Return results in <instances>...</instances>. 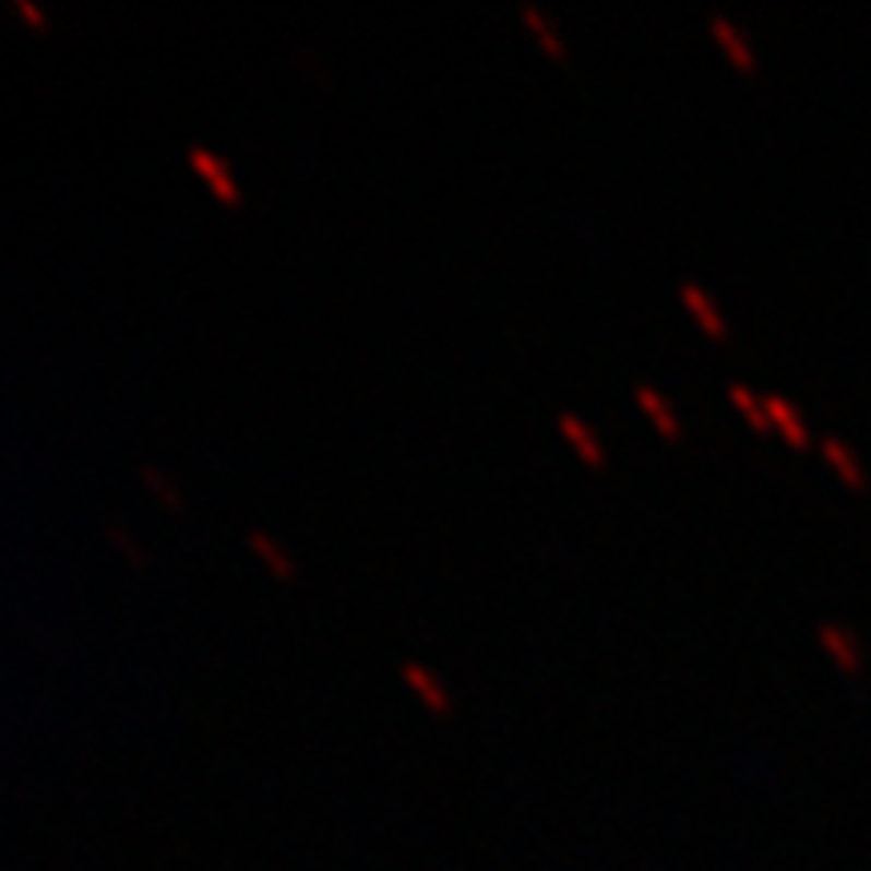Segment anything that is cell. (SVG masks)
<instances>
[{
  "instance_id": "cell-12",
  "label": "cell",
  "mask_w": 871,
  "mask_h": 871,
  "mask_svg": "<svg viewBox=\"0 0 871 871\" xmlns=\"http://www.w3.org/2000/svg\"><path fill=\"white\" fill-rule=\"evenodd\" d=\"M730 392V404L742 411V420L751 423L754 432H771V420H766V404H763V396L754 392V387H747V383H730L726 387Z\"/></svg>"
},
{
  "instance_id": "cell-6",
  "label": "cell",
  "mask_w": 871,
  "mask_h": 871,
  "mask_svg": "<svg viewBox=\"0 0 871 871\" xmlns=\"http://www.w3.org/2000/svg\"><path fill=\"white\" fill-rule=\"evenodd\" d=\"M678 299H682V307H687L690 315L699 319V327L711 335V339H726L730 335V323H726L723 307L714 303V295L706 287H699V283H682L678 287Z\"/></svg>"
},
{
  "instance_id": "cell-14",
  "label": "cell",
  "mask_w": 871,
  "mask_h": 871,
  "mask_svg": "<svg viewBox=\"0 0 871 871\" xmlns=\"http://www.w3.org/2000/svg\"><path fill=\"white\" fill-rule=\"evenodd\" d=\"M16 13L25 16L28 25H37V28H49V16L40 13L37 4H28V0H16Z\"/></svg>"
},
{
  "instance_id": "cell-8",
  "label": "cell",
  "mask_w": 871,
  "mask_h": 871,
  "mask_svg": "<svg viewBox=\"0 0 871 871\" xmlns=\"http://www.w3.org/2000/svg\"><path fill=\"white\" fill-rule=\"evenodd\" d=\"M399 673H404V682H408V687L420 694L428 711H432V714H452V694L444 690V682H440V678H436L428 666H420V661H404V670H399Z\"/></svg>"
},
{
  "instance_id": "cell-2",
  "label": "cell",
  "mask_w": 871,
  "mask_h": 871,
  "mask_svg": "<svg viewBox=\"0 0 871 871\" xmlns=\"http://www.w3.org/2000/svg\"><path fill=\"white\" fill-rule=\"evenodd\" d=\"M763 404H766L771 432H779L783 444H791V449H799V452L811 449V444H819V436L811 432L803 408H799L791 396H783V392H763Z\"/></svg>"
},
{
  "instance_id": "cell-9",
  "label": "cell",
  "mask_w": 871,
  "mask_h": 871,
  "mask_svg": "<svg viewBox=\"0 0 871 871\" xmlns=\"http://www.w3.org/2000/svg\"><path fill=\"white\" fill-rule=\"evenodd\" d=\"M561 432H565V440L569 444H573V449H577V456L585 464H594V468H601V464L609 461L606 456V444H601V436L594 432V428H589V423L581 420V416H573V411H565V416H561Z\"/></svg>"
},
{
  "instance_id": "cell-3",
  "label": "cell",
  "mask_w": 871,
  "mask_h": 871,
  "mask_svg": "<svg viewBox=\"0 0 871 871\" xmlns=\"http://www.w3.org/2000/svg\"><path fill=\"white\" fill-rule=\"evenodd\" d=\"M815 449H819V456L827 461V468L844 480L847 489H856V492L868 489V464H863V456L856 452L851 440H844V436H835V432H823Z\"/></svg>"
},
{
  "instance_id": "cell-11",
  "label": "cell",
  "mask_w": 871,
  "mask_h": 871,
  "mask_svg": "<svg viewBox=\"0 0 871 871\" xmlns=\"http://www.w3.org/2000/svg\"><path fill=\"white\" fill-rule=\"evenodd\" d=\"M521 21H525L533 33H537L541 49L553 57V61H569V49H565V40H561V33H557L553 16H545L537 4H521Z\"/></svg>"
},
{
  "instance_id": "cell-13",
  "label": "cell",
  "mask_w": 871,
  "mask_h": 871,
  "mask_svg": "<svg viewBox=\"0 0 871 871\" xmlns=\"http://www.w3.org/2000/svg\"><path fill=\"white\" fill-rule=\"evenodd\" d=\"M142 480L154 492H158V497H166V504H170V509H182V497H178V489H174V480L166 473H158L154 464H145V468H142Z\"/></svg>"
},
{
  "instance_id": "cell-4",
  "label": "cell",
  "mask_w": 871,
  "mask_h": 871,
  "mask_svg": "<svg viewBox=\"0 0 871 871\" xmlns=\"http://www.w3.org/2000/svg\"><path fill=\"white\" fill-rule=\"evenodd\" d=\"M711 37L718 40V49H723L726 61L735 69H742V73H754V69H759V49H754L751 33L742 25H735L730 16H723V13L711 16Z\"/></svg>"
},
{
  "instance_id": "cell-1",
  "label": "cell",
  "mask_w": 871,
  "mask_h": 871,
  "mask_svg": "<svg viewBox=\"0 0 871 871\" xmlns=\"http://www.w3.org/2000/svg\"><path fill=\"white\" fill-rule=\"evenodd\" d=\"M815 642L823 646V654L832 658L835 670L847 673V678L863 673V666H868V649H863V642H859L856 630L844 625V621H819Z\"/></svg>"
},
{
  "instance_id": "cell-7",
  "label": "cell",
  "mask_w": 871,
  "mask_h": 871,
  "mask_svg": "<svg viewBox=\"0 0 871 871\" xmlns=\"http://www.w3.org/2000/svg\"><path fill=\"white\" fill-rule=\"evenodd\" d=\"M634 399L637 408L646 411L649 423L658 428L666 440H682V420H678V411H673V404L666 396H661L658 387H649V383H637L634 387Z\"/></svg>"
},
{
  "instance_id": "cell-15",
  "label": "cell",
  "mask_w": 871,
  "mask_h": 871,
  "mask_svg": "<svg viewBox=\"0 0 871 871\" xmlns=\"http://www.w3.org/2000/svg\"><path fill=\"white\" fill-rule=\"evenodd\" d=\"M109 537H114V541L121 545V553H133V561H142V553H138V541H133V537H121L118 528H114V533H109Z\"/></svg>"
},
{
  "instance_id": "cell-10",
  "label": "cell",
  "mask_w": 871,
  "mask_h": 871,
  "mask_svg": "<svg viewBox=\"0 0 871 871\" xmlns=\"http://www.w3.org/2000/svg\"><path fill=\"white\" fill-rule=\"evenodd\" d=\"M247 545H251V553L254 557H263L266 561V569L275 573L278 581H295L299 577V565H295V557L283 549V545L275 541V537H266V533H251L247 537Z\"/></svg>"
},
{
  "instance_id": "cell-5",
  "label": "cell",
  "mask_w": 871,
  "mask_h": 871,
  "mask_svg": "<svg viewBox=\"0 0 871 871\" xmlns=\"http://www.w3.org/2000/svg\"><path fill=\"white\" fill-rule=\"evenodd\" d=\"M186 158H190V166H194V170H199L202 178L211 182V190L218 194V199L230 202V206H238V202H242V186H238L235 170H230V162H223L218 154H214V150H202V145H194Z\"/></svg>"
}]
</instances>
